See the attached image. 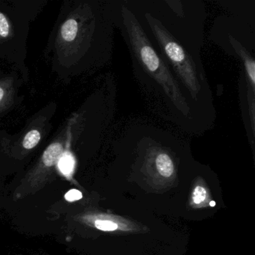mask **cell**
Returning a JSON list of instances; mask_svg holds the SVG:
<instances>
[{"instance_id":"cell-1","label":"cell","mask_w":255,"mask_h":255,"mask_svg":"<svg viewBox=\"0 0 255 255\" xmlns=\"http://www.w3.org/2000/svg\"><path fill=\"white\" fill-rule=\"evenodd\" d=\"M209 130L216 119L214 98L203 64L207 18L201 0L126 1Z\"/></svg>"},{"instance_id":"cell-2","label":"cell","mask_w":255,"mask_h":255,"mask_svg":"<svg viewBox=\"0 0 255 255\" xmlns=\"http://www.w3.org/2000/svg\"><path fill=\"white\" fill-rule=\"evenodd\" d=\"M116 27L129 50L132 74L149 108L189 135L209 131L126 1H117Z\"/></svg>"},{"instance_id":"cell-3","label":"cell","mask_w":255,"mask_h":255,"mask_svg":"<svg viewBox=\"0 0 255 255\" xmlns=\"http://www.w3.org/2000/svg\"><path fill=\"white\" fill-rule=\"evenodd\" d=\"M216 17L210 39L225 53L238 60L239 105L252 153L255 151V15L249 6L233 7Z\"/></svg>"},{"instance_id":"cell-4","label":"cell","mask_w":255,"mask_h":255,"mask_svg":"<svg viewBox=\"0 0 255 255\" xmlns=\"http://www.w3.org/2000/svg\"><path fill=\"white\" fill-rule=\"evenodd\" d=\"M86 220L89 221V223H92L97 229L107 232H114L117 231L122 232H134L136 231L137 229V225L130 221L114 215H93L87 216Z\"/></svg>"},{"instance_id":"cell-5","label":"cell","mask_w":255,"mask_h":255,"mask_svg":"<svg viewBox=\"0 0 255 255\" xmlns=\"http://www.w3.org/2000/svg\"><path fill=\"white\" fill-rule=\"evenodd\" d=\"M64 141L65 140L59 138L56 141H53L44 150L41 158V162L44 167L51 168L58 164L61 156L65 152V148L67 144H65Z\"/></svg>"},{"instance_id":"cell-6","label":"cell","mask_w":255,"mask_h":255,"mask_svg":"<svg viewBox=\"0 0 255 255\" xmlns=\"http://www.w3.org/2000/svg\"><path fill=\"white\" fill-rule=\"evenodd\" d=\"M210 196L208 190L204 185V180L201 178L197 180L190 198V204L195 208L207 207L210 204Z\"/></svg>"},{"instance_id":"cell-7","label":"cell","mask_w":255,"mask_h":255,"mask_svg":"<svg viewBox=\"0 0 255 255\" xmlns=\"http://www.w3.org/2000/svg\"><path fill=\"white\" fill-rule=\"evenodd\" d=\"M61 37L66 42H73L80 33V23L75 18L68 19L61 27Z\"/></svg>"},{"instance_id":"cell-8","label":"cell","mask_w":255,"mask_h":255,"mask_svg":"<svg viewBox=\"0 0 255 255\" xmlns=\"http://www.w3.org/2000/svg\"><path fill=\"white\" fill-rule=\"evenodd\" d=\"M41 138V133L38 129H32L29 131L23 138V147L26 150H32L39 144Z\"/></svg>"},{"instance_id":"cell-9","label":"cell","mask_w":255,"mask_h":255,"mask_svg":"<svg viewBox=\"0 0 255 255\" xmlns=\"http://www.w3.org/2000/svg\"><path fill=\"white\" fill-rule=\"evenodd\" d=\"M58 166L60 171L65 175L71 174L74 167V159L72 155L65 152L58 162Z\"/></svg>"},{"instance_id":"cell-10","label":"cell","mask_w":255,"mask_h":255,"mask_svg":"<svg viewBox=\"0 0 255 255\" xmlns=\"http://www.w3.org/2000/svg\"><path fill=\"white\" fill-rule=\"evenodd\" d=\"M10 34V24L6 16L0 12V37L5 38Z\"/></svg>"},{"instance_id":"cell-11","label":"cell","mask_w":255,"mask_h":255,"mask_svg":"<svg viewBox=\"0 0 255 255\" xmlns=\"http://www.w3.org/2000/svg\"><path fill=\"white\" fill-rule=\"evenodd\" d=\"M65 199L69 202L79 201L83 198V193L77 189H71L65 195Z\"/></svg>"},{"instance_id":"cell-12","label":"cell","mask_w":255,"mask_h":255,"mask_svg":"<svg viewBox=\"0 0 255 255\" xmlns=\"http://www.w3.org/2000/svg\"><path fill=\"white\" fill-rule=\"evenodd\" d=\"M5 97V90L2 86H0V104L3 101Z\"/></svg>"},{"instance_id":"cell-13","label":"cell","mask_w":255,"mask_h":255,"mask_svg":"<svg viewBox=\"0 0 255 255\" xmlns=\"http://www.w3.org/2000/svg\"><path fill=\"white\" fill-rule=\"evenodd\" d=\"M215 205H216V203H215L214 201H211L210 202V206L211 207H215Z\"/></svg>"}]
</instances>
